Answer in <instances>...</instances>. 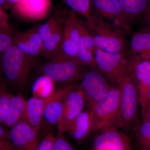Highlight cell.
Listing matches in <instances>:
<instances>
[{"instance_id":"cell-1","label":"cell","mask_w":150,"mask_h":150,"mask_svg":"<svg viewBox=\"0 0 150 150\" xmlns=\"http://www.w3.org/2000/svg\"><path fill=\"white\" fill-rule=\"evenodd\" d=\"M35 67L13 45L0 56V69L6 85L18 92L27 85Z\"/></svg>"},{"instance_id":"cell-2","label":"cell","mask_w":150,"mask_h":150,"mask_svg":"<svg viewBox=\"0 0 150 150\" xmlns=\"http://www.w3.org/2000/svg\"><path fill=\"white\" fill-rule=\"evenodd\" d=\"M120 91L118 86H112L103 99L92 107L88 108L91 113L93 132L122 128L120 114Z\"/></svg>"},{"instance_id":"cell-3","label":"cell","mask_w":150,"mask_h":150,"mask_svg":"<svg viewBox=\"0 0 150 150\" xmlns=\"http://www.w3.org/2000/svg\"><path fill=\"white\" fill-rule=\"evenodd\" d=\"M126 52L108 53L96 48L95 52L96 68L112 86H118L123 78L133 71V56Z\"/></svg>"},{"instance_id":"cell-4","label":"cell","mask_w":150,"mask_h":150,"mask_svg":"<svg viewBox=\"0 0 150 150\" xmlns=\"http://www.w3.org/2000/svg\"><path fill=\"white\" fill-rule=\"evenodd\" d=\"M87 23L96 48L108 53L126 52V43L121 31L99 17L91 15Z\"/></svg>"},{"instance_id":"cell-5","label":"cell","mask_w":150,"mask_h":150,"mask_svg":"<svg viewBox=\"0 0 150 150\" xmlns=\"http://www.w3.org/2000/svg\"><path fill=\"white\" fill-rule=\"evenodd\" d=\"M75 59L56 55L48 59L42 66V75L51 79L54 82L71 83L81 81L86 70Z\"/></svg>"},{"instance_id":"cell-6","label":"cell","mask_w":150,"mask_h":150,"mask_svg":"<svg viewBox=\"0 0 150 150\" xmlns=\"http://www.w3.org/2000/svg\"><path fill=\"white\" fill-rule=\"evenodd\" d=\"M118 86L122 128L129 129L137 119L140 105L138 87L133 73L123 78Z\"/></svg>"},{"instance_id":"cell-7","label":"cell","mask_w":150,"mask_h":150,"mask_svg":"<svg viewBox=\"0 0 150 150\" xmlns=\"http://www.w3.org/2000/svg\"><path fill=\"white\" fill-rule=\"evenodd\" d=\"M80 88L87 102L92 107L107 95L112 87L109 81L96 68H89L81 79Z\"/></svg>"},{"instance_id":"cell-8","label":"cell","mask_w":150,"mask_h":150,"mask_svg":"<svg viewBox=\"0 0 150 150\" xmlns=\"http://www.w3.org/2000/svg\"><path fill=\"white\" fill-rule=\"evenodd\" d=\"M13 45L35 66L42 57V40L37 32V26L15 33Z\"/></svg>"},{"instance_id":"cell-9","label":"cell","mask_w":150,"mask_h":150,"mask_svg":"<svg viewBox=\"0 0 150 150\" xmlns=\"http://www.w3.org/2000/svg\"><path fill=\"white\" fill-rule=\"evenodd\" d=\"M86 100L79 86L69 92L66 97L62 116L57 124L58 134H64L83 111Z\"/></svg>"},{"instance_id":"cell-10","label":"cell","mask_w":150,"mask_h":150,"mask_svg":"<svg viewBox=\"0 0 150 150\" xmlns=\"http://www.w3.org/2000/svg\"><path fill=\"white\" fill-rule=\"evenodd\" d=\"M75 13L73 12L63 20L62 46L59 53L56 55L76 59L79 37V18Z\"/></svg>"},{"instance_id":"cell-11","label":"cell","mask_w":150,"mask_h":150,"mask_svg":"<svg viewBox=\"0 0 150 150\" xmlns=\"http://www.w3.org/2000/svg\"><path fill=\"white\" fill-rule=\"evenodd\" d=\"M38 133L22 120L9 129L8 140L16 150H35L39 144Z\"/></svg>"},{"instance_id":"cell-12","label":"cell","mask_w":150,"mask_h":150,"mask_svg":"<svg viewBox=\"0 0 150 150\" xmlns=\"http://www.w3.org/2000/svg\"><path fill=\"white\" fill-rule=\"evenodd\" d=\"M96 10L100 16L110 21V25L121 31L128 30L129 19L122 11L118 0H92Z\"/></svg>"},{"instance_id":"cell-13","label":"cell","mask_w":150,"mask_h":150,"mask_svg":"<svg viewBox=\"0 0 150 150\" xmlns=\"http://www.w3.org/2000/svg\"><path fill=\"white\" fill-rule=\"evenodd\" d=\"M79 37L76 60L86 67L96 68L95 52L96 48L91 32L88 26L79 18Z\"/></svg>"},{"instance_id":"cell-14","label":"cell","mask_w":150,"mask_h":150,"mask_svg":"<svg viewBox=\"0 0 150 150\" xmlns=\"http://www.w3.org/2000/svg\"><path fill=\"white\" fill-rule=\"evenodd\" d=\"M51 6V0H18L13 8L21 18L29 21H38L46 18Z\"/></svg>"},{"instance_id":"cell-15","label":"cell","mask_w":150,"mask_h":150,"mask_svg":"<svg viewBox=\"0 0 150 150\" xmlns=\"http://www.w3.org/2000/svg\"><path fill=\"white\" fill-rule=\"evenodd\" d=\"M132 73L137 82L142 111L147 102L150 88V61L133 55Z\"/></svg>"},{"instance_id":"cell-16","label":"cell","mask_w":150,"mask_h":150,"mask_svg":"<svg viewBox=\"0 0 150 150\" xmlns=\"http://www.w3.org/2000/svg\"><path fill=\"white\" fill-rule=\"evenodd\" d=\"M77 85L75 82L67 83L56 90L50 97L44 111V118L47 123L51 125H57L62 116L67 94Z\"/></svg>"},{"instance_id":"cell-17","label":"cell","mask_w":150,"mask_h":150,"mask_svg":"<svg viewBox=\"0 0 150 150\" xmlns=\"http://www.w3.org/2000/svg\"><path fill=\"white\" fill-rule=\"evenodd\" d=\"M100 149L132 150L129 138L118 129L103 131L96 138L93 142V149Z\"/></svg>"},{"instance_id":"cell-18","label":"cell","mask_w":150,"mask_h":150,"mask_svg":"<svg viewBox=\"0 0 150 150\" xmlns=\"http://www.w3.org/2000/svg\"><path fill=\"white\" fill-rule=\"evenodd\" d=\"M50 98L41 99L32 97L27 100L23 120L38 132L44 118L46 105Z\"/></svg>"},{"instance_id":"cell-19","label":"cell","mask_w":150,"mask_h":150,"mask_svg":"<svg viewBox=\"0 0 150 150\" xmlns=\"http://www.w3.org/2000/svg\"><path fill=\"white\" fill-rule=\"evenodd\" d=\"M27 100L21 92L12 94L7 110L3 125L11 128L17 123L23 120Z\"/></svg>"},{"instance_id":"cell-20","label":"cell","mask_w":150,"mask_h":150,"mask_svg":"<svg viewBox=\"0 0 150 150\" xmlns=\"http://www.w3.org/2000/svg\"><path fill=\"white\" fill-rule=\"evenodd\" d=\"M92 130L91 113L88 108L83 110L72 123L67 132L77 141H81L87 137Z\"/></svg>"},{"instance_id":"cell-21","label":"cell","mask_w":150,"mask_h":150,"mask_svg":"<svg viewBox=\"0 0 150 150\" xmlns=\"http://www.w3.org/2000/svg\"><path fill=\"white\" fill-rule=\"evenodd\" d=\"M63 39V23L51 35L42 41V57L48 60L59 53Z\"/></svg>"},{"instance_id":"cell-22","label":"cell","mask_w":150,"mask_h":150,"mask_svg":"<svg viewBox=\"0 0 150 150\" xmlns=\"http://www.w3.org/2000/svg\"><path fill=\"white\" fill-rule=\"evenodd\" d=\"M130 46L134 55L150 61V33H135L131 38Z\"/></svg>"},{"instance_id":"cell-23","label":"cell","mask_w":150,"mask_h":150,"mask_svg":"<svg viewBox=\"0 0 150 150\" xmlns=\"http://www.w3.org/2000/svg\"><path fill=\"white\" fill-rule=\"evenodd\" d=\"M55 83L50 78L42 75L38 78L33 84V97L41 99L49 98L56 91Z\"/></svg>"},{"instance_id":"cell-24","label":"cell","mask_w":150,"mask_h":150,"mask_svg":"<svg viewBox=\"0 0 150 150\" xmlns=\"http://www.w3.org/2000/svg\"><path fill=\"white\" fill-rule=\"evenodd\" d=\"M122 11L129 18H133L145 13L150 3L149 0H118Z\"/></svg>"},{"instance_id":"cell-25","label":"cell","mask_w":150,"mask_h":150,"mask_svg":"<svg viewBox=\"0 0 150 150\" xmlns=\"http://www.w3.org/2000/svg\"><path fill=\"white\" fill-rule=\"evenodd\" d=\"M135 138L140 150H150V123L143 121L135 131Z\"/></svg>"},{"instance_id":"cell-26","label":"cell","mask_w":150,"mask_h":150,"mask_svg":"<svg viewBox=\"0 0 150 150\" xmlns=\"http://www.w3.org/2000/svg\"><path fill=\"white\" fill-rule=\"evenodd\" d=\"M63 23V20L53 17L43 24L37 26V32L42 41L51 35Z\"/></svg>"},{"instance_id":"cell-27","label":"cell","mask_w":150,"mask_h":150,"mask_svg":"<svg viewBox=\"0 0 150 150\" xmlns=\"http://www.w3.org/2000/svg\"><path fill=\"white\" fill-rule=\"evenodd\" d=\"M14 35L11 29L0 27V56L13 45Z\"/></svg>"},{"instance_id":"cell-28","label":"cell","mask_w":150,"mask_h":150,"mask_svg":"<svg viewBox=\"0 0 150 150\" xmlns=\"http://www.w3.org/2000/svg\"><path fill=\"white\" fill-rule=\"evenodd\" d=\"M12 94L7 88L0 89V124L4 122Z\"/></svg>"},{"instance_id":"cell-29","label":"cell","mask_w":150,"mask_h":150,"mask_svg":"<svg viewBox=\"0 0 150 150\" xmlns=\"http://www.w3.org/2000/svg\"><path fill=\"white\" fill-rule=\"evenodd\" d=\"M53 150H74L69 142L64 137V134H58L55 137Z\"/></svg>"},{"instance_id":"cell-30","label":"cell","mask_w":150,"mask_h":150,"mask_svg":"<svg viewBox=\"0 0 150 150\" xmlns=\"http://www.w3.org/2000/svg\"><path fill=\"white\" fill-rule=\"evenodd\" d=\"M55 137L51 132L48 133L39 143L35 150H53Z\"/></svg>"},{"instance_id":"cell-31","label":"cell","mask_w":150,"mask_h":150,"mask_svg":"<svg viewBox=\"0 0 150 150\" xmlns=\"http://www.w3.org/2000/svg\"><path fill=\"white\" fill-rule=\"evenodd\" d=\"M0 27L11 29L9 23L8 16L4 9L0 7Z\"/></svg>"},{"instance_id":"cell-32","label":"cell","mask_w":150,"mask_h":150,"mask_svg":"<svg viewBox=\"0 0 150 150\" xmlns=\"http://www.w3.org/2000/svg\"><path fill=\"white\" fill-rule=\"evenodd\" d=\"M81 3L83 8V15L88 18L90 14V0H80Z\"/></svg>"},{"instance_id":"cell-33","label":"cell","mask_w":150,"mask_h":150,"mask_svg":"<svg viewBox=\"0 0 150 150\" xmlns=\"http://www.w3.org/2000/svg\"><path fill=\"white\" fill-rule=\"evenodd\" d=\"M0 150H16L10 141L7 139L0 140Z\"/></svg>"},{"instance_id":"cell-34","label":"cell","mask_w":150,"mask_h":150,"mask_svg":"<svg viewBox=\"0 0 150 150\" xmlns=\"http://www.w3.org/2000/svg\"><path fill=\"white\" fill-rule=\"evenodd\" d=\"M8 131L9 129H6L0 124V140H8Z\"/></svg>"},{"instance_id":"cell-35","label":"cell","mask_w":150,"mask_h":150,"mask_svg":"<svg viewBox=\"0 0 150 150\" xmlns=\"http://www.w3.org/2000/svg\"><path fill=\"white\" fill-rule=\"evenodd\" d=\"M143 121H148L150 123V110L142 113Z\"/></svg>"},{"instance_id":"cell-36","label":"cell","mask_w":150,"mask_h":150,"mask_svg":"<svg viewBox=\"0 0 150 150\" xmlns=\"http://www.w3.org/2000/svg\"><path fill=\"white\" fill-rule=\"evenodd\" d=\"M6 88H8L7 87L6 85L5 82L1 71V69H0V89Z\"/></svg>"},{"instance_id":"cell-37","label":"cell","mask_w":150,"mask_h":150,"mask_svg":"<svg viewBox=\"0 0 150 150\" xmlns=\"http://www.w3.org/2000/svg\"><path fill=\"white\" fill-rule=\"evenodd\" d=\"M150 110V88L149 91V94H148L147 102L146 105L144 110L142 111V113L146 112V111H149Z\"/></svg>"},{"instance_id":"cell-38","label":"cell","mask_w":150,"mask_h":150,"mask_svg":"<svg viewBox=\"0 0 150 150\" xmlns=\"http://www.w3.org/2000/svg\"><path fill=\"white\" fill-rule=\"evenodd\" d=\"M145 13H146L147 23L148 26H149V28L150 29V4L148 9L146 11Z\"/></svg>"},{"instance_id":"cell-39","label":"cell","mask_w":150,"mask_h":150,"mask_svg":"<svg viewBox=\"0 0 150 150\" xmlns=\"http://www.w3.org/2000/svg\"><path fill=\"white\" fill-rule=\"evenodd\" d=\"M0 7L4 9L10 7L6 0H0Z\"/></svg>"},{"instance_id":"cell-40","label":"cell","mask_w":150,"mask_h":150,"mask_svg":"<svg viewBox=\"0 0 150 150\" xmlns=\"http://www.w3.org/2000/svg\"><path fill=\"white\" fill-rule=\"evenodd\" d=\"M10 7H13L17 3L18 0H6Z\"/></svg>"},{"instance_id":"cell-41","label":"cell","mask_w":150,"mask_h":150,"mask_svg":"<svg viewBox=\"0 0 150 150\" xmlns=\"http://www.w3.org/2000/svg\"><path fill=\"white\" fill-rule=\"evenodd\" d=\"M93 150H112L109 149H93Z\"/></svg>"}]
</instances>
